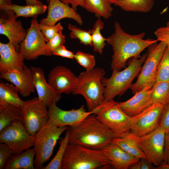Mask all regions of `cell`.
I'll list each match as a JSON object with an SVG mask.
<instances>
[{
  "label": "cell",
  "instance_id": "28",
  "mask_svg": "<svg viewBox=\"0 0 169 169\" xmlns=\"http://www.w3.org/2000/svg\"><path fill=\"white\" fill-rule=\"evenodd\" d=\"M129 133L123 137H115L111 143L116 144L127 153L139 159H146L145 154Z\"/></svg>",
  "mask_w": 169,
  "mask_h": 169
},
{
  "label": "cell",
  "instance_id": "33",
  "mask_svg": "<svg viewBox=\"0 0 169 169\" xmlns=\"http://www.w3.org/2000/svg\"><path fill=\"white\" fill-rule=\"evenodd\" d=\"M68 25V29L70 31L69 37L71 38L78 39L81 44L92 46L91 30H82L69 23Z\"/></svg>",
  "mask_w": 169,
  "mask_h": 169
},
{
  "label": "cell",
  "instance_id": "34",
  "mask_svg": "<svg viewBox=\"0 0 169 169\" xmlns=\"http://www.w3.org/2000/svg\"><path fill=\"white\" fill-rule=\"evenodd\" d=\"M169 82V49L166 48L159 64L156 82Z\"/></svg>",
  "mask_w": 169,
  "mask_h": 169
},
{
  "label": "cell",
  "instance_id": "37",
  "mask_svg": "<svg viewBox=\"0 0 169 169\" xmlns=\"http://www.w3.org/2000/svg\"><path fill=\"white\" fill-rule=\"evenodd\" d=\"M13 4L11 0H0V17L13 20H16L15 13L10 8Z\"/></svg>",
  "mask_w": 169,
  "mask_h": 169
},
{
  "label": "cell",
  "instance_id": "44",
  "mask_svg": "<svg viewBox=\"0 0 169 169\" xmlns=\"http://www.w3.org/2000/svg\"><path fill=\"white\" fill-rule=\"evenodd\" d=\"M163 161L169 164V131L166 133Z\"/></svg>",
  "mask_w": 169,
  "mask_h": 169
},
{
  "label": "cell",
  "instance_id": "43",
  "mask_svg": "<svg viewBox=\"0 0 169 169\" xmlns=\"http://www.w3.org/2000/svg\"><path fill=\"white\" fill-rule=\"evenodd\" d=\"M156 166L145 158L140 159L130 167L129 169H156Z\"/></svg>",
  "mask_w": 169,
  "mask_h": 169
},
{
  "label": "cell",
  "instance_id": "8",
  "mask_svg": "<svg viewBox=\"0 0 169 169\" xmlns=\"http://www.w3.org/2000/svg\"><path fill=\"white\" fill-rule=\"evenodd\" d=\"M97 118L119 137L130 132V117L120 107L118 102L111 100L104 101L93 110Z\"/></svg>",
  "mask_w": 169,
  "mask_h": 169
},
{
  "label": "cell",
  "instance_id": "29",
  "mask_svg": "<svg viewBox=\"0 0 169 169\" xmlns=\"http://www.w3.org/2000/svg\"><path fill=\"white\" fill-rule=\"evenodd\" d=\"M10 8L14 12L17 18L22 17L36 18L39 15L45 12L47 7L43 3L36 5L25 6L13 4Z\"/></svg>",
  "mask_w": 169,
  "mask_h": 169
},
{
  "label": "cell",
  "instance_id": "32",
  "mask_svg": "<svg viewBox=\"0 0 169 169\" xmlns=\"http://www.w3.org/2000/svg\"><path fill=\"white\" fill-rule=\"evenodd\" d=\"M64 137L60 138V146L54 157L47 165L42 169H61V164L67 145L69 144V134L68 131Z\"/></svg>",
  "mask_w": 169,
  "mask_h": 169
},
{
  "label": "cell",
  "instance_id": "4",
  "mask_svg": "<svg viewBox=\"0 0 169 169\" xmlns=\"http://www.w3.org/2000/svg\"><path fill=\"white\" fill-rule=\"evenodd\" d=\"M147 55L146 53L140 58H130L128 61V66L124 69L113 71L110 78H103L102 83L104 88V102L113 100L117 95L122 96L130 89L134 79L140 71Z\"/></svg>",
  "mask_w": 169,
  "mask_h": 169
},
{
  "label": "cell",
  "instance_id": "48",
  "mask_svg": "<svg viewBox=\"0 0 169 169\" xmlns=\"http://www.w3.org/2000/svg\"><path fill=\"white\" fill-rule=\"evenodd\" d=\"M118 0H107L108 2L111 4H113L115 2Z\"/></svg>",
  "mask_w": 169,
  "mask_h": 169
},
{
  "label": "cell",
  "instance_id": "20",
  "mask_svg": "<svg viewBox=\"0 0 169 169\" xmlns=\"http://www.w3.org/2000/svg\"><path fill=\"white\" fill-rule=\"evenodd\" d=\"M151 88H145L136 92L132 98L127 101L118 102L119 106L130 117L140 114L152 105Z\"/></svg>",
  "mask_w": 169,
  "mask_h": 169
},
{
  "label": "cell",
  "instance_id": "39",
  "mask_svg": "<svg viewBox=\"0 0 169 169\" xmlns=\"http://www.w3.org/2000/svg\"><path fill=\"white\" fill-rule=\"evenodd\" d=\"M62 31L58 32L46 43L48 48L52 53L56 48L64 45L65 43V36L63 34Z\"/></svg>",
  "mask_w": 169,
  "mask_h": 169
},
{
  "label": "cell",
  "instance_id": "5",
  "mask_svg": "<svg viewBox=\"0 0 169 169\" xmlns=\"http://www.w3.org/2000/svg\"><path fill=\"white\" fill-rule=\"evenodd\" d=\"M105 74L103 69L97 68L81 72L77 76L76 85L72 93L74 95H81L84 98L89 111H93L104 101L102 80Z\"/></svg>",
  "mask_w": 169,
  "mask_h": 169
},
{
  "label": "cell",
  "instance_id": "26",
  "mask_svg": "<svg viewBox=\"0 0 169 169\" xmlns=\"http://www.w3.org/2000/svg\"><path fill=\"white\" fill-rule=\"evenodd\" d=\"M22 120L20 108L9 104L0 105V131L14 122Z\"/></svg>",
  "mask_w": 169,
  "mask_h": 169
},
{
  "label": "cell",
  "instance_id": "19",
  "mask_svg": "<svg viewBox=\"0 0 169 169\" xmlns=\"http://www.w3.org/2000/svg\"><path fill=\"white\" fill-rule=\"evenodd\" d=\"M0 78L5 79L13 84L23 97H28L35 92V88L31 69L26 65L19 72L1 74Z\"/></svg>",
  "mask_w": 169,
  "mask_h": 169
},
{
  "label": "cell",
  "instance_id": "21",
  "mask_svg": "<svg viewBox=\"0 0 169 169\" xmlns=\"http://www.w3.org/2000/svg\"><path fill=\"white\" fill-rule=\"evenodd\" d=\"M0 34L5 36L9 42L12 43L19 51L20 45L25 38L27 30L23 27L20 20H12L0 18Z\"/></svg>",
  "mask_w": 169,
  "mask_h": 169
},
{
  "label": "cell",
  "instance_id": "11",
  "mask_svg": "<svg viewBox=\"0 0 169 169\" xmlns=\"http://www.w3.org/2000/svg\"><path fill=\"white\" fill-rule=\"evenodd\" d=\"M34 141V136L29 133L22 121L14 122L0 131V142L6 144L14 155L29 149Z\"/></svg>",
  "mask_w": 169,
  "mask_h": 169
},
{
  "label": "cell",
  "instance_id": "40",
  "mask_svg": "<svg viewBox=\"0 0 169 169\" xmlns=\"http://www.w3.org/2000/svg\"><path fill=\"white\" fill-rule=\"evenodd\" d=\"M13 155L8 146L5 143H0V169L5 168L6 163Z\"/></svg>",
  "mask_w": 169,
  "mask_h": 169
},
{
  "label": "cell",
  "instance_id": "9",
  "mask_svg": "<svg viewBox=\"0 0 169 169\" xmlns=\"http://www.w3.org/2000/svg\"><path fill=\"white\" fill-rule=\"evenodd\" d=\"M166 132L160 126L143 136H136L129 133L145 154L146 159L156 167L163 161Z\"/></svg>",
  "mask_w": 169,
  "mask_h": 169
},
{
  "label": "cell",
  "instance_id": "47",
  "mask_svg": "<svg viewBox=\"0 0 169 169\" xmlns=\"http://www.w3.org/2000/svg\"><path fill=\"white\" fill-rule=\"evenodd\" d=\"M156 169H169V164L163 161L160 165L156 167Z\"/></svg>",
  "mask_w": 169,
  "mask_h": 169
},
{
  "label": "cell",
  "instance_id": "15",
  "mask_svg": "<svg viewBox=\"0 0 169 169\" xmlns=\"http://www.w3.org/2000/svg\"><path fill=\"white\" fill-rule=\"evenodd\" d=\"M48 82L58 93L69 94L75 89L78 77L67 68L58 65L49 72Z\"/></svg>",
  "mask_w": 169,
  "mask_h": 169
},
{
  "label": "cell",
  "instance_id": "16",
  "mask_svg": "<svg viewBox=\"0 0 169 169\" xmlns=\"http://www.w3.org/2000/svg\"><path fill=\"white\" fill-rule=\"evenodd\" d=\"M46 18L41 19L39 23L48 26L56 24L59 21L64 18L72 19L79 25L83 24L81 16L73 8L60 0H49Z\"/></svg>",
  "mask_w": 169,
  "mask_h": 169
},
{
  "label": "cell",
  "instance_id": "24",
  "mask_svg": "<svg viewBox=\"0 0 169 169\" xmlns=\"http://www.w3.org/2000/svg\"><path fill=\"white\" fill-rule=\"evenodd\" d=\"M18 91L13 84L0 83V105L11 104L21 108L24 103L19 97Z\"/></svg>",
  "mask_w": 169,
  "mask_h": 169
},
{
  "label": "cell",
  "instance_id": "41",
  "mask_svg": "<svg viewBox=\"0 0 169 169\" xmlns=\"http://www.w3.org/2000/svg\"><path fill=\"white\" fill-rule=\"evenodd\" d=\"M159 126L164 130L166 133L169 131V103L165 105L163 110Z\"/></svg>",
  "mask_w": 169,
  "mask_h": 169
},
{
  "label": "cell",
  "instance_id": "45",
  "mask_svg": "<svg viewBox=\"0 0 169 169\" xmlns=\"http://www.w3.org/2000/svg\"><path fill=\"white\" fill-rule=\"evenodd\" d=\"M64 3L69 5L70 4L72 7L76 10L77 7L80 6L83 8L84 0H60Z\"/></svg>",
  "mask_w": 169,
  "mask_h": 169
},
{
  "label": "cell",
  "instance_id": "7",
  "mask_svg": "<svg viewBox=\"0 0 169 169\" xmlns=\"http://www.w3.org/2000/svg\"><path fill=\"white\" fill-rule=\"evenodd\" d=\"M166 48V44L162 42L148 47L147 56L137 79L130 88L133 94L145 88H152L156 82L158 65Z\"/></svg>",
  "mask_w": 169,
  "mask_h": 169
},
{
  "label": "cell",
  "instance_id": "17",
  "mask_svg": "<svg viewBox=\"0 0 169 169\" xmlns=\"http://www.w3.org/2000/svg\"><path fill=\"white\" fill-rule=\"evenodd\" d=\"M0 73L18 72L22 71L25 64V59L10 42H0Z\"/></svg>",
  "mask_w": 169,
  "mask_h": 169
},
{
  "label": "cell",
  "instance_id": "42",
  "mask_svg": "<svg viewBox=\"0 0 169 169\" xmlns=\"http://www.w3.org/2000/svg\"><path fill=\"white\" fill-rule=\"evenodd\" d=\"M52 55L60 56L72 59H74L75 54L67 50L64 45H62L56 48L52 52Z\"/></svg>",
  "mask_w": 169,
  "mask_h": 169
},
{
  "label": "cell",
  "instance_id": "36",
  "mask_svg": "<svg viewBox=\"0 0 169 169\" xmlns=\"http://www.w3.org/2000/svg\"><path fill=\"white\" fill-rule=\"evenodd\" d=\"M38 26L44 35L46 42H48L56 33L63 29L60 22L53 26L46 25L39 23Z\"/></svg>",
  "mask_w": 169,
  "mask_h": 169
},
{
  "label": "cell",
  "instance_id": "18",
  "mask_svg": "<svg viewBox=\"0 0 169 169\" xmlns=\"http://www.w3.org/2000/svg\"><path fill=\"white\" fill-rule=\"evenodd\" d=\"M33 84L39 100L48 107L53 103H57L62 98L61 95L57 93L47 82L44 72L40 67H30Z\"/></svg>",
  "mask_w": 169,
  "mask_h": 169
},
{
  "label": "cell",
  "instance_id": "49",
  "mask_svg": "<svg viewBox=\"0 0 169 169\" xmlns=\"http://www.w3.org/2000/svg\"><path fill=\"white\" fill-rule=\"evenodd\" d=\"M46 0V1H47V2H48V3L49 2V0Z\"/></svg>",
  "mask_w": 169,
  "mask_h": 169
},
{
  "label": "cell",
  "instance_id": "46",
  "mask_svg": "<svg viewBox=\"0 0 169 169\" xmlns=\"http://www.w3.org/2000/svg\"><path fill=\"white\" fill-rule=\"evenodd\" d=\"M26 5H36L42 3V2L38 0H25Z\"/></svg>",
  "mask_w": 169,
  "mask_h": 169
},
{
  "label": "cell",
  "instance_id": "30",
  "mask_svg": "<svg viewBox=\"0 0 169 169\" xmlns=\"http://www.w3.org/2000/svg\"><path fill=\"white\" fill-rule=\"evenodd\" d=\"M151 90L152 105L161 104L166 105L169 103V82H156Z\"/></svg>",
  "mask_w": 169,
  "mask_h": 169
},
{
  "label": "cell",
  "instance_id": "10",
  "mask_svg": "<svg viewBox=\"0 0 169 169\" xmlns=\"http://www.w3.org/2000/svg\"><path fill=\"white\" fill-rule=\"evenodd\" d=\"M38 23L36 18H33L30 26L27 30L26 37L20 44L19 52L25 60H33L42 55L48 56L52 55L38 27Z\"/></svg>",
  "mask_w": 169,
  "mask_h": 169
},
{
  "label": "cell",
  "instance_id": "6",
  "mask_svg": "<svg viewBox=\"0 0 169 169\" xmlns=\"http://www.w3.org/2000/svg\"><path fill=\"white\" fill-rule=\"evenodd\" d=\"M58 127L49 120L34 135L35 169H42L44 164L52 156L54 147L61 135L68 128Z\"/></svg>",
  "mask_w": 169,
  "mask_h": 169
},
{
  "label": "cell",
  "instance_id": "22",
  "mask_svg": "<svg viewBox=\"0 0 169 169\" xmlns=\"http://www.w3.org/2000/svg\"><path fill=\"white\" fill-rule=\"evenodd\" d=\"M102 150L110 161L112 166L117 169H129L140 159L127 153L113 143Z\"/></svg>",
  "mask_w": 169,
  "mask_h": 169
},
{
  "label": "cell",
  "instance_id": "13",
  "mask_svg": "<svg viewBox=\"0 0 169 169\" xmlns=\"http://www.w3.org/2000/svg\"><path fill=\"white\" fill-rule=\"evenodd\" d=\"M165 105L153 104L140 114L130 117V133L140 136L155 130L159 126L161 115Z\"/></svg>",
  "mask_w": 169,
  "mask_h": 169
},
{
  "label": "cell",
  "instance_id": "27",
  "mask_svg": "<svg viewBox=\"0 0 169 169\" xmlns=\"http://www.w3.org/2000/svg\"><path fill=\"white\" fill-rule=\"evenodd\" d=\"M154 4V0H119L113 4L126 12L147 13Z\"/></svg>",
  "mask_w": 169,
  "mask_h": 169
},
{
  "label": "cell",
  "instance_id": "31",
  "mask_svg": "<svg viewBox=\"0 0 169 169\" xmlns=\"http://www.w3.org/2000/svg\"><path fill=\"white\" fill-rule=\"evenodd\" d=\"M104 27V23L100 17L98 18L91 30L92 46L94 51L102 54L105 45L106 38L103 37L100 33Z\"/></svg>",
  "mask_w": 169,
  "mask_h": 169
},
{
  "label": "cell",
  "instance_id": "1",
  "mask_svg": "<svg viewBox=\"0 0 169 169\" xmlns=\"http://www.w3.org/2000/svg\"><path fill=\"white\" fill-rule=\"evenodd\" d=\"M114 25L115 32L107 38L106 41L113 51L110 64L113 71H120L125 68L129 59L140 58V54L143 50L158 41L156 39H144V32L136 34L127 33L117 21Z\"/></svg>",
  "mask_w": 169,
  "mask_h": 169
},
{
  "label": "cell",
  "instance_id": "14",
  "mask_svg": "<svg viewBox=\"0 0 169 169\" xmlns=\"http://www.w3.org/2000/svg\"><path fill=\"white\" fill-rule=\"evenodd\" d=\"M56 103L51 104L48 110L49 120L58 127L72 126L94 114V111L87 112L83 105L76 110H65L58 107Z\"/></svg>",
  "mask_w": 169,
  "mask_h": 169
},
{
  "label": "cell",
  "instance_id": "25",
  "mask_svg": "<svg viewBox=\"0 0 169 169\" xmlns=\"http://www.w3.org/2000/svg\"><path fill=\"white\" fill-rule=\"evenodd\" d=\"M107 0H84L83 8L97 18L107 19L112 15L113 8Z\"/></svg>",
  "mask_w": 169,
  "mask_h": 169
},
{
  "label": "cell",
  "instance_id": "2",
  "mask_svg": "<svg viewBox=\"0 0 169 169\" xmlns=\"http://www.w3.org/2000/svg\"><path fill=\"white\" fill-rule=\"evenodd\" d=\"M66 130L69 134V143L95 150H102L118 137L94 114L74 125L69 126Z\"/></svg>",
  "mask_w": 169,
  "mask_h": 169
},
{
  "label": "cell",
  "instance_id": "12",
  "mask_svg": "<svg viewBox=\"0 0 169 169\" xmlns=\"http://www.w3.org/2000/svg\"><path fill=\"white\" fill-rule=\"evenodd\" d=\"M47 107L37 97L24 101L21 108L22 122L31 135L34 136L49 120Z\"/></svg>",
  "mask_w": 169,
  "mask_h": 169
},
{
  "label": "cell",
  "instance_id": "35",
  "mask_svg": "<svg viewBox=\"0 0 169 169\" xmlns=\"http://www.w3.org/2000/svg\"><path fill=\"white\" fill-rule=\"evenodd\" d=\"M74 59L85 68L86 71H91L95 68L96 64L95 57L90 54L79 50L74 54Z\"/></svg>",
  "mask_w": 169,
  "mask_h": 169
},
{
  "label": "cell",
  "instance_id": "3",
  "mask_svg": "<svg viewBox=\"0 0 169 169\" xmlns=\"http://www.w3.org/2000/svg\"><path fill=\"white\" fill-rule=\"evenodd\" d=\"M113 167L102 150L69 143L61 164V169H95Z\"/></svg>",
  "mask_w": 169,
  "mask_h": 169
},
{
  "label": "cell",
  "instance_id": "38",
  "mask_svg": "<svg viewBox=\"0 0 169 169\" xmlns=\"http://www.w3.org/2000/svg\"><path fill=\"white\" fill-rule=\"evenodd\" d=\"M154 34L157 41L164 42L169 49V20L165 26L158 28L154 32Z\"/></svg>",
  "mask_w": 169,
  "mask_h": 169
},
{
  "label": "cell",
  "instance_id": "23",
  "mask_svg": "<svg viewBox=\"0 0 169 169\" xmlns=\"http://www.w3.org/2000/svg\"><path fill=\"white\" fill-rule=\"evenodd\" d=\"M35 153L34 148L17 155H13L6 163L5 169H34Z\"/></svg>",
  "mask_w": 169,
  "mask_h": 169
}]
</instances>
